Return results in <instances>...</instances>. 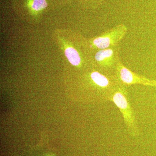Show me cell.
<instances>
[{
	"label": "cell",
	"mask_w": 156,
	"mask_h": 156,
	"mask_svg": "<svg viewBox=\"0 0 156 156\" xmlns=\"http://www.w3.org/2000/svg\"><path fill=\"white\" fill-rule=\"evenodd\" d=\"M109 101L114 103L119 110L129 134L134 137L139 136V128L135 112L129 101L126 87L120 86L113 93Z\"/></svg>",
	"instance_id": "obj_1"
},
{
	"label": "cell",
	"mask_w": 156,
	"mask_h": 156,
	"mask_svg": "<svg viewBox=\"0 0 156 156\" xmlns=\"http://www.w3.org/2000/svg\"><path fill=\"white\" fill-rule=\"evenodd\" d=\"M116 78L120 85L128 87L133 85H140L156 88V81L140 75L131 71L118 61L116 64Z\"/></svg>",
	"instance_id": "obj_2"
},
{
	"label": "cell",
	"mask_w": 156,
	"mask_h": 156,
	"mask_svg": "<svg viewBox=\"0 0 156 156\" xmlns=\"http://www.w3.org/2000/svg\"><path fill=\"white\" fill-rule=\"evenodd\" d=\"M127 30L128 29L125 24H119L95 38L92 41V44L100 50L115 47L122 40Z\"/></svg>",
	"instance_id": "obj_3"
},
{
	"label": "cell",
	"mask_w": 156,
	"mask_h": 156,
	"mask_svg": "<svg viewBox=\"0 0 156 156\" xmlns=\"http://www.w3.org/2000/svg\"><path fill=\"white\" fill-rule=\"evenodd\" d=\"M118 50L113 49V47L100 50L95 54V60L104 67H111L118 62Z\"/></svg>",
	"instance_id": "obj_4"
},
{
	"label": "cell",
	"mask_w": 156,
	"mask_h": 156,
	"mask_svg": "<svg viewBox=\"0 0 156 156\" xmlns=\"http://www.w3.org/2000/svg\"><path fill=\"white\" fill-rule=\"evenodd\" d=\"M65 55L69 62L75 66L80 64L81 59L78 52L73 48H67L65 50Z\"/></svg>",
	"instance_id": "obj_5"
},
{
	"label": "cell",
	"mask_w": 156,
	"mask_h": 156,
	"mask_svg": "<svg viewBox=\"0 0 156 156\" xmlns=\"http://www.w3.org/2000/svg\"><path fill=\"white\" fill-rule=\"evenodd\" d=\"M48 6L45 0H33L32 4V8L34 10L39 11L45 9Z\"/></svg>",
	"instance_id": "obj_6"
}]
</instances>
